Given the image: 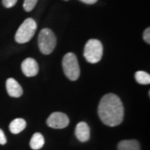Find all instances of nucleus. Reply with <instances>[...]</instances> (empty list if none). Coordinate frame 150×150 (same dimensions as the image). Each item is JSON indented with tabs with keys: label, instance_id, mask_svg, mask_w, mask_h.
Segmentation results:
<instances>
[{
	"label": "nucleus",
	"instance_id": "obj_1",
	"mask_svg": "<svg viewBox=\"0 0 150 150\" xmlns=\"http://www.w3.org/2000/svg\"><path fill=\"white\" fill-rule=\"evenodd\" d=\"M98 112L99 118L109 127L118 126L123 122L124 108L121 99L113 93H108L100 100Z\"/></svg>",
	"mask_w": 150,
	"mask_h": 150
},
{
	"label": "nucleus",
	"instance_id": "obj_2",
	"mask_svg": "<svg viewBox=\"0 0 150 150\" xmlns=\"http://www.w3.org/2000/svg\"><path fill=\"white\" fill-rule=\"evenodd\" d=\"M37 30V23L31 18L25 19L18 28L15 34V41L18 43H25L31 40Z\"/></svg>",
	"mask_w": 150,
	"mask_h": 150
},
{
	"label": "nucleus",
	"instance_id": "obj_3",
	"mask_svg": "<svg viewBox=\"0 0 150 150\" xmlns=\"http://www.w3.org/2000/svg\"><path fill=\"white\" fill-rule=\"evenodd\" d=\"M57 39L54 32L49 28H43L38 35V48L43 54H50L54 50Z\"/></svg>",
	"mask_w": 150,
	"mask_h": 150
},
{
	"label": "nucleus",
	"instance_id": "obj_4",
	"mask_svg": "<svg viewBox=\"0 0 150 150\" xmlns=\"http://www.w3.org/2000/svg\"><path fill=\"white\" fill-rule=\"evenodd\" d=\"M63 69L66 77L72 81L77 80L80 75V69L76 55L73 53L65 54L63 59Z\"/></svg>",
	"mask_w": 150,
	"mask_h": 150
},
{
	"label": "nucleus",
	"instance_id": "obj_5",
	"mask_svg": "<svg viewBox=\"0 0 150 150\" xmlns=\"http://www.w3.org/2000/svg\"><path fill=\"white\" fill-rule=\"evenodd\" d=\"M83 55L90 64H97L102 59L103 45L98 39H89L84 47Z\"/></svg>",
	"mask_w": 150,
	"mask_h": 150
},
{
	"label": "nucleus",
	"instance_id": "obj_6",
	"mask_svg": "<svg viewBox=\"0 0 150 150\" xmlns=\"http://www.w3.org/2000/svg\"><path fill=\"white\" fill-rule=\"evenodd\" d=\"M69 123V117L61 112H53L47 119V124L50 128L56 129H61L66 128Z\"/></svg>",
	"mask_w": 150,
	"mask_h": 150
},
{
	"label": "nucleus",
	"instance_id": "obj_7",
	"mask_svg": "<svg viewBox=\"0 0 150 150\" xmlns=\"http://www.w3.org/2000/svg\"><path fill=\"white\" fill-rule=\"evenodd\" d=\"M22 71L23 74L27 77H33L38 73V64L35 59L32 58L26 59L21 65Z\"/></svg>",
	"mask_w": 150,
	"mask_h": 150
},
{
	"label": "nucleus",
	"instance_id": "obj_8",
	"mask_svg": "<svg viewBox=\"0 0 150 150\" xmlns=\"http://www.w3.org/2000/svg\"><path fill=\"white\" fill-rule=\"evenodd\" d=\"M75 136L82 143H85L90 139V129L85 122H80L75 129Z\"/></svg>",
	"mask_w": 150,
	"mask_h": 150
},
{
	"label": "nucleus",
	"instance_id": "obj_9",
	"mask_svg": "<svg viewBox=\"0 0 150 150\" xmlns=\"http://www.w3.org/2000/svg\"><path fill=\"white\" fill-rule=\"evenodd\" d=\"M6 89L8 95L13 98H19L23 94L21 85L13 78H9L6 81Z\"/></svg>",
	"mask_w": 150,
	"mask_h": 150
},
{
	"label": "nucleus",
	"instance_id": "obj_10",
	"mask_svg": "<svg viewBox=\"0 0 150 150\" xmlns=\"http://www.w3.org/2000/svg\"><path fill=\"white\" fill-rule=\"evenodd\" d=\"M118 150H141L138 140H122L118 143Z\"/></svg>",
	"mask_w": 150,
	"mask_h": 150
},
{
	"label": "nucleus",
	"instance_id": "obj_11",
	"mask_svg": "<svg viewBox=\"0 0 150 150\" xmlns=\"http://www.w3.org/2000/svg\"><path fill=\"white\" fill-rule=\"evenodd\" d=\"M26 121L23 118H15L9 124V130L12 134H18L26 128Z\"/></svg>",
	"mask_w": 150,
	"mask_h": 150
},
{
	"label": "nucleus",
	"instance_id": "obj_12",
	"mask_svg": "<svg viewBox=\"0 0 150 150\" xmlns=\"http://www.w3.org/2000/svg\"><path fill=\"white\" fill-rule=\"evenodd\" d=\"M44 138L43 134L40 133H35L32 136V139L30 140V148L33 150H38L42 149L44 145Z\"/></svg>",
	"mask_w": 150,
	"mask_h": 150
},
{
	"label": "nucleus",
	"instance_id": "obj_13",
	"mask_svg": "<svg viewBox=\"0 0 150 150\" xmlns=\"http://www.w3.org/2000/svg\"><path fill=\"white\" fill-rule=\"evenodd\" d=\"M135 79L140 84H149L150 75L144 71H138L135 73Z\"/></svg>",
	"mask_w": 150,
	"mask_h": 150
},
{
	"label": "nucleus",
	"instance_id": "obj_14",
	"mask_svg": "<svg viewBox=\"0 0 150 150\" xmlns=\"http://www.w3.org/2000/svg\"><path fill=\"white\" fill-rule=\"evenodd\" d=\"M38 0H24L23 2V8L26 12H30L34 8Z\"/></svg>",
	"mask_w": 150,
	"mask_h": 150
},
{
	"label": "nucleus",
	"instance_id": "obj_15",
	"mask_svg": "<svg viewBox=\"0 0 150 150\" xmlns=\"http://www.w3.org/2000/svg\"><path fill=\"white\" fill-rule=\"evenodd\" d=\"M17 1L18 0H3L2 2H3V4L5 8H12L16 4Z\"/></svg>",
	"mask_w": 150,
	"mask_h": 150
},
{
	"label": "nucleus",
	"instance_id": "obj_16",
	"mask_svg": "<svg viewBox=\"0 0 150 150\" xmlns=\"http://www.w3.org/2000/svg\"><path fill=\"white\" fill-rule=\"evenodd\" d=\"M144 39L146 43L148 44L150 43V28H147L144 30Z\"/></svg>",
	"mask_w": 150,
	"mask_h": 150
},
{
	"label": "nucleus",
	"instance_id": "obj_17",
	"mask_svg": "<svg viewBox=\"0 0 150 150\" xmlns=\"http://www.w3.org/2000/svg\"><path fill=\"white\" fill-rule=\"evenodd\" d=\"M7 143V139H6V136L4 131L0 129V144L4 145Z\"/></svg>",
	"mask_w": 150,
	"mask_h": 150
},
{
	"label": "nucleus",
	"instance_id": "obj_18",
	"mask_svg": "<svg viewBox=\"0 0 150 150\" xmlns=\"http://www.w3.org/2000/svg\"><path fill=\"white\" fill-rule=\"evenodd\" d=\"M79 1H81L83 4H93L98 0H79Z\"/></svg>",
	"mask_w": 150,
	"mask_h": 150
},
{
	"label": "nucleus",
	"instance_id": "obj_19",
	"mask_svg": "<svg viewBox=\"0 0 150 150\" xmlns=\"http://www.w3.org/2000/svg\"><path fill=\"white\" fill-rule=\"evenodd\" d=\"M65 1H67V0H65Z\"/></svg>",
	"mask_w": 150,
	"mask_h": 150
}]
</instances>
